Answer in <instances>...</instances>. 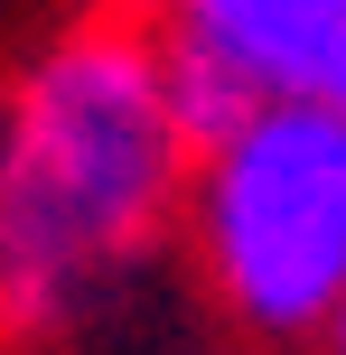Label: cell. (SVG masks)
Returning a JSON list of instances; mask_svg holds the SVG:
<instances>
[{"mask_svg":"<svg viewBox=\"0 0 346 355\" xmlns=\"http://www.w3.org/2000/svg\"><path fill=\"white\" fill-rule=\"evenodd\" d=\"M168 47L234 75L253 103L328 94V75L346 66V0H168Z\"/></svg>","mask_w":346,"mask_h":355,"instance_id":"cell-3","label":"cell"},{"mask_svg":"<svg viewBox=\"0 0 346 355\" xmlns=\"http://www.w3.org/2000/svg\"><path fill=\"white\" fill-rule=\"evenodd\" d=\"M178 225L206 300L253 346H318L346 309V112L328 94L253 103L187 159Z\"/></svg>","mask_w":346,"mask_h":355,"instance_id":"cell-2","label":"cell"},{"mask_svg":"<svg viewBox=\"0 0 346 355\" xmlns=\"http://www.w3.org/2000/svg\"><path fill=\"white\" fill-rule=\"evenodd\" d=\"M197 150L168 122L159 37L75 28L0 94V318L66 327L178 215Z\"/></svg>","mask_w":346,"mask_h":355,"instance_id":"cell-1","label":"cell"},{"mask_svg":"<svg viewBox=\"0 0 346 355\" xmlns=\"http://www.w3.org/2000/svg\"><path fill=\"white\" fill-rule=\"evenodd\" d=\"M318 346H328V355H346V309H337V327H328V337H318Z\"/></svg>","mask_w":346,"mask_h":355,"instance_id":"cell-4","label":"cell"},{"mask_svg":"<svg viewBox=\"0 0 346 355\" xmlns=\"http://www.w3.org/2000/svg\"><path fill=\"white\" fill-rule=\"evenodd\" d=\"M328 103H337V112H346V66H337V75H328Z\"/></svg>","mask_w":346,"mask_h":355,"instance_id":"cell-5","label":"cell"},{"mask_svg":"<svg viewBox=\"0 0 346 355\" xmlns=\"http://www.w3.org/2000/svg\"><path fill=\"white\" fill-rule=\"evenodd\" d=\"M112 10H168V0H112Z\"/></svg>","mask_w":346,"mask_h":355,"instance_id":"cell-6","label":"cell"}]
</instances>
